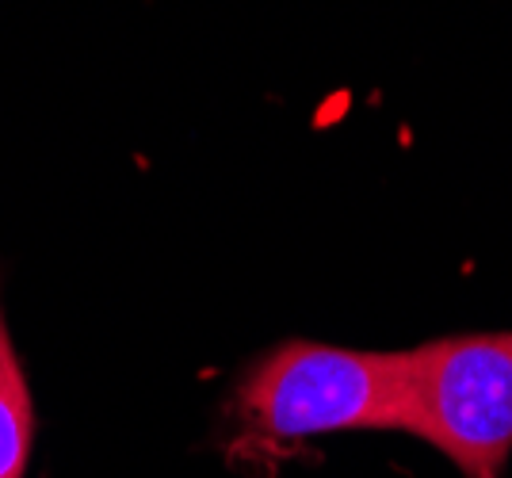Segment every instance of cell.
Masks as SVG:
<instances>
[{
  "mask_svg": "<svg viewBox=\"0 0 512 478\" xmlns=\"http://www.w3.org/2000/svg\"><path fill=\"white\" fill-rule=\"evenodd\" d=\"M241 413L245 425L272 444L344 429L409 433L406 352L287 341L245 379Z\"/></svg>",
  "mask_w": 512,
  "mask_h": 478,
  "instance_id": "6da1fadb",
  "label": "cell"
},
{
  "mask_svg": "<svg viewBox=\"0 0 512 478\" xmlns=\"http://www.w3.org/2000/svg\"><path fill=\"white\" fill-rule=\"evenodd\" d=\"M409 433L463 478H501L512 452V329L455 333L406 352Z\"/></svg>",
  "mask_w": 512,
  "mask_h": 478,
  "instance_id": "7a4b0ae2",
  "label": "cell"
},
{
  "mask_svg": "<svg viewBox=\"0 0 512 478\" xmlns=\"http://www.w3.org/2000/svg\"><path fill=\"white\" fill-rule=\"evenodd\" d=\"M31 436H35L31 394H27V379L16 360L8 326L0 318V478H23Z\"/></svg>",
  "mask_w": 512,
  "mask_h": 478,
  "instance_id": "3957f363",
  "label": "cell"
}]
</instances>
